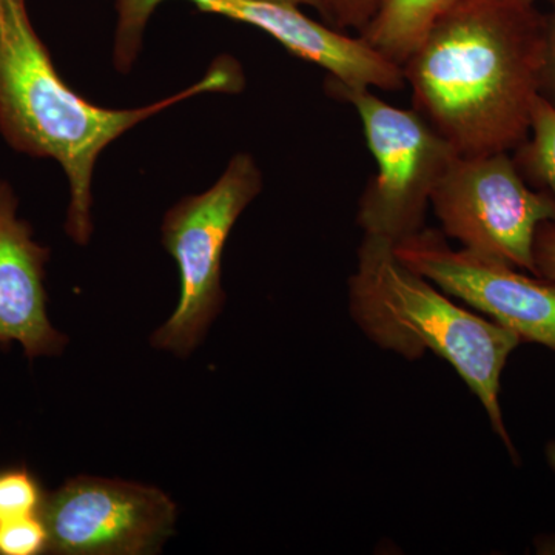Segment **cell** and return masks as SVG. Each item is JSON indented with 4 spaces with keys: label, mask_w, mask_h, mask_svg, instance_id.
Returning <instances> with one entry per match:
<instances>
[{
    "label": "cell",
    "mask_w": 555,
    "mask_h": 555,
    "mask_svg": "<svg viewBox=\"0 0 555 555\" xmlns=\"http://www.w3.org/2000/svg\"><path fill=\"white\" fill-rule=\"evenodd\" d=\"M545 56L535 3L462 0L403 65L414 109L462 156L509 153L531 129Z\"/></svg>",
    "instance_id": "1"
},
{
    "label": "cell",
    "mask_w": 555,
    "mask_h": 555,
    "mask_svg": "<svg viewBox=\"0 0 555 555\" xmlns=\"http://www.w3.org/2000/svg\"><path fill=\"white\" fill-rule=\"evenodd\" d=\"M243 73L218 57L207 75L173 96L137 108H105L62 79L28 13L27 0H0V137L14 152L53 159L68 181L65 232L86 246L93 232L98 159L124 133L163 109L210 91H238Z\"/></svg>",
    "instance_id": "2"
},
{
    "label": "cell",
    "mask_w": 555,
    "mask_h": 555,
    "mask_svg": "<svg viewBox=\"0 0 555 555\" xmlns=\"http://www.w3.org/2000/svg\"><path fill=\"white\" fill-rule=\"evenodd\" d=\"M349 310L361 332L387 352L418 360L429 350L451 364L517 460L500 408V378L521 343L513 331L451 301L397 257L393 243L371 235L358 248Z\"/></svg>",
    "instance_id": "3"
},
{
    "label": "cell",
    "mask_w": 555,
    "mask_h": 555,
    "mask_svg": "<svg viewBox=\"0 0 555 555\" xmlns=\"http://www.w3.org/2000/svg\"><path fill=\"white\" fill-rule=\"evenodd\" d=\"M262 190V173L250 153H236L218 181L179 201L164 217V247L177 261L181 297L164 326L152 335L156 349L188 357L221 312L222 254L230 232Z\"/></svg>",
    "instance_id": "4"
},
{
    "label": "cell",
    "mask_w": 555,
    "mask_h": 555,
    "mask_svg": "<svg viewBox=\"0 0 555 555\" xmlns=\"http://www.w3.org/2000/svg\"><path fill=\"white\" fill-rule=\"evenodd\" d=\"M332 96L357 109L367 147L377 160L358 204L364 235L397 244L425 229L434 189L459 153L415 109L387 104L372 89L327 80Z\"/></svg>",
    "instance_id": "5"
},
{
    "label": "cell",
    "mask_w": 555,
    "mask_h": 555,
    "mask_svg": "<svg viewBox=\"0 0 555 555\" xmlns=\"http://www.w3.org/2000/svg\"><path fill=\"white\" fill-rule=\"evenodd\" d=\"M430 206L441 232L463 248L535 275V232L555 222V199L526 182L509 153L456 156Z\"/></svg>",
    "instance_id": "6"
},
{
    "label": "cell",
    "mask_w": 555,
    "mask_h": 555,
    "mask_svg": "<svg viewBox=\"0 0 555 555\" xmlns=\"http://www.w3.org/2000/svg\"><path fill=\"white\" fill-rule=\"evenodd\" d=\"M178 509L166 492L133 481L79 476L47 494L42 518L50 554L145 555L175 531Z\"/></svg>",
    "instance_id": "7"
},
{
    "label": "cell",
    "mask_w": 555,
    "mask_h": 555,
    "mask_svg": "<svg viewBox=\"0 0 555 555\" xmlns=\"http://www.w3.org/2000/svg\"><path fill=\"white\" fill-rule=\"evenodd\" d=\"M164 0H116L115 43L137 51L142 47L153 11ZM196 9L254 25L301 60L326 69L328 79L356 89L400 91L406 86L403 68L372 49L363 38L306 16L299 7L264 0H188Z\"/></svg>",
    "instance_id": "8"
},
{
    "label": "cell",
    "mask_w": 555,
    "mask_h": 555,
    "mask_svg": "<svg viewBox=\"0 0 555 555\" xmlns=\"http://www.w3.org/2000/svg\"><path fill=\"white\" fill-rule=\"evenodd\" d=\"M396 255L449 297L509 328L521 343L555 352V281L529 276L499 259L452 248L447 235L422 229L393 244Z\"/></svg>",
    "instance_id": "9"
},
{
    "label": "cell",
    "mask_w": 555,
    "mask_h": 555,
    "mask_svg": "<svg viewBox=\"0 0 555 555\" xmlns=\"http://www.w3.org/2000/svg\"><path fill=\"white\" fill-rule=\"evenodd\" d=\"M17 207L14 189L0 179V347L20 343L30 360L57 356L68 339L47 313L50 248L35 240L31 225L17 217Z\"/></svg>",
    "instance_id": "10"
},
{
    "label": "cell",
    "mask_w": 555,
    "mask_h": 555,
    "mask_svg": "<svg viewBox=\"0 0 555 555\" xmlns=\"http://www.w3.org/2000/svg\"><path fill=\"white\" fill-rule=\"evenodd\" d=\"M462 0H383L361 38L393 64H406L444 14Z\"/></svg>",
    "instance_id": "11"
},
{
    "label": "cell",
    "mask_w": 555,
    "mask_h": 555,
    "mask_svg": "<svg viewBox=\"0 0 555 555\" xmlns=\"http://www.w3.org/2000/svg\"><path fill=\"white\" fill-rule=\"evenodd\" d=\"M514 152V163L526 182L555 199V107L542 96L532 108L528 139Z\"/></svg>",
    "instance_id": "12"
},
{
    "label": "cell",
    "mask_w": 555,
    "mask_h": 555,
    "mask_svg": "<svg viewBox=\"0 0 555 555\" xmlns=\"http://www.w3.org/2000/svg\"><path fill=\"white\" fill-rule=\"evenodd\" d=\"M46 496L38 477L27 467L13 466L0 470V524L42 516Z\"/></svg>",
    "instance_id": "13"
},
{
    "label": "cell",
    "mask_w": 555,
    "mask_h": 555,
    "mask_svg": "<svg viewBox=\"0 0 555 555\" xmlns=\"http://www.w3.org/2000/svg\"><path fill=\"white\" fill-rule=\"evenodd\" d=\"M49 551V529L42 516L0 524V555H39Z\"/></svg>",
    "instance_id": "14"
},
{
    "label": "cell",
    "mask_w": 555,
    "mask_h": 555,
    "mask_svg": "<svg viewBox=\"0 0 555 555\" xmlns=\"http://www.w3.org/2000/svg\"><path fill=\"white\" fill-rule=\"evenodd\" d=\"M383 0H323L320 14L324 22L339 31H363L377 13Z\"/></svg>",
    "instance_id": "15"
},
{
    "label": "cell",
    "mask_w": 555,
    "mask_h": 555,
    "mask_svg": "<svg viewBox=\"0 0 555 555\" xmlns=\"http://www.w3.org/2000/svg\"><path fill=\"white\" fill-rule=\"evenodd\" d=\"M535 276L555 281V222H542L534 240Z\"/></svg>",
    "instance_id": "16"
},
{
    "label": "cell",
    "mask_w": 555,
    "mask_h": 555,
    "mask_svg": "<svg viewBox=\"0 0 555 555\" xmlns=\"http://www.w3.org/2000/svg\"><path fill=\"white\" fill-rule=\"evenodd\" d=\"M551 11L545 14V56H543L540 96L555 107V0H550Z\"/></svg>",
    "instance_id": "17"
},
{
    "label": "cell",
    "mask_w": 555,
    "mask_h": 555,
    "mask_svg": "<svg viewBox=\"0 0 555 555\" xmlns=\"http://www.w3.org/2000/svg\"><path fill=\"white\" fill-rule=\"evenodd\" d=\"M264 2H276V3H288V5L297 7H310V9L317 10L318 13L323 7V0H264Z\"/></svg>",
    "instance_id": "18"
},
{
    "label": "cell",
    "mask_w": 555,
    "mask_h": 555,
    "mask_svg": "<svg viewBox=\"0 0 555 555\" xmlns=\"http://www.w3.org/2000/svg\"><path fill=\"white\" fill-rule=\"evenodd\" d=\"M537 553L555 554V537H542L535 542Z\"/></svg>",
    "instance_id": "19"
},
{
    "label": "cell",
    "mask_w": 555,
    "mask_h": 555,
    "mask_svg": "<svg viewBox=\"0 0 555 555\" xmlns=\"http://www.w3.org/2000/svg\"><path fill=\"white\" fill-rule=\"evenodd\" d=\"M547 455H550L551 465H553V467L555 469V444H553V447L547 449Z\"/></svg>",
    "instance_id": "20"
},
{
    "label": "cell",
    "mask_w": 555,
    "mask_h": 555,
    "mask_svg": "<svg viewBox=\"0 0 555 555\" xmlns=\"http://www.w3.org/2000/svg\"><path fill=\"white\" fill-rule=\"evenodd\" d=\"M506 2H516V3H535V0H506Z\"/></svg>",
    "instance_id": "21"
}]
</instances>
